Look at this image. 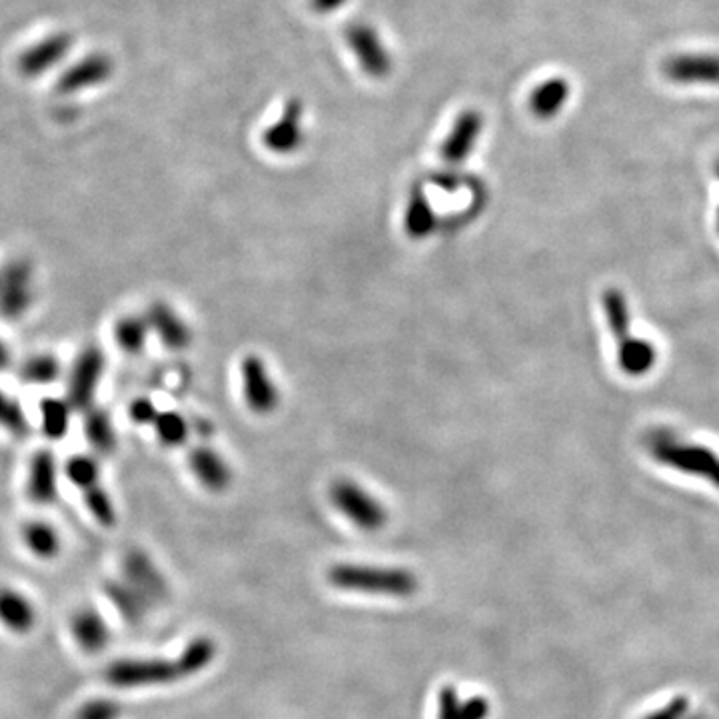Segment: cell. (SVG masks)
I'll use <instances>...</instances> for the list:
<instances>
[{"label":"cell","instance_id":"6da1fadb","mask_svg":"<svg viewBox=\"0 0 719 719\" xmlns=\"http://www.w3.org/2000/svg\"><path fill=\"white\" fill-rule=\"evenodd\" d=\"M216 656L211 637L192 639L177 660H119L107 668V682L119 690L175 684L208 668Z\"/></svg>","mask_w":719,"mask_h":719},{"label":"cell","instance_id":"7a4b0ae2","mask_svg":"<svg viewBox=\"0 0 719 719\" xmlns=\"http://www.w3.org/2000/svg\"><path fill=\"white\" fill-rule=\"evenodd\" d=\"M328 582L340 590L388 598H410L420 586L410 570L364 564H336L328 570Z\"/></svg>","mask_w":719,"mask_h":719},{"label":"cell","instance_id":"3957f363","mask_svg":"<svg viewBox=\"0 0 719 719\" xmlns=\"http://www.w3.org/2000/svg\"><path fill=\"white\" fill-rule=\"evenodd\" d=\"M654 460L678 472L696 476L719 490V454L702 444L680 440L670 430H654L646 438Z\"/></svg>","mask_w":719,"mask_h":719},{"label":"cell","instance_id":"277c9868","mask_svg":"<svg viewBox=\"0 0 719 719\" xmlns=\"http://www.w3.org/2000/svg\"><path fill=\"white\" fill-rule=\"evenodd\" d=\"M328 495L332 506L348 522H352L358 530L378 531L388 524L386 506L355 480H336L332 483Z\"/></svg>","mask_w":719,"mask_h":719},{"label":"cell","instance_id":"5b68a950","mask_svg":"<svg viewBox=\"0 0 719 719\" xmlns=\"http://www.w3.org/2000/svg\"><path fill=\"white\" fill-rule=\"evenodd\" d=\"M35 302V271L28 260L7 262L0 268V316L9 322L23 319Z\"/></svg>","mask_w":719,"mask_h":719},{"label":"cell","instance_id":"8992f818","mask_svg":"<svg viewBox=\"0 0 719 719\" xmlns=\"http://www.w3.org/2000/svg\"><path fill=\"white\" fill-rule=\"evenodd\" d=\"M107 358L98 346H86L81 355L76 356L69 376V396L74 410L86 412L95 404L96 392L100 380L105 376Z\"/></svg>","mask_w":719,"mask_h":719},{"label":"cell","instance_id":"52a82bcc","mask_svg":"<svg viewBox=\"0 0 719 719\" xmlns=\"http://www.w3.org/2000/svg\"><path fill=\"white\" fill-rule=\"evenodd\" d=\"M242 392L248 408L254 414L266 416L272 414L280 404V392L272 380L268 366L260 356L250 355L242 360Z\"/></svg>","mask_w":719,"mask_h":719},{"label":"cell","instance_id":"ba28073f","mask_svg":"<svg viewBox=\"0 0 719 719\" xmlns=\"http://www.w3.org/2000/svg\"><path fill=\"white\" fill-rule=\"evenodd\" d=\"M661 72L670 83L719 86V55L714 52L675 55L663 62Z\"/></svg>","mask_w":719,"mask_h":719},{"label":"cell","instance_id":"9c48e42d","mask_svg":"<svg viewBox=\"0 0 719 719\" xmlns=\"http://www.w3.org/2000/svg\"><path fill=\"white\" fill-rule=\"evenodd\" d=\"M346 40L366 74H370L374 79H382L392 71L388 48L370 24L358 23L348 26Z\"/></svg>","mask_w":719,"mask_h":719},{"label":"cell","instance_id":"30bf717a","mask_svg":"<svg viewBox=\"0 0 719 719\" xmlns=\"http://www.w3.org/2000/svg\"><path fill=\"white\" fill-rule=\"evenodd\" d=\"M115 72V62L105 52H95L74 62L57 81L60 95H74L86 88L107 83Z\"/></svg>","mask_w":719,"mask_h":719},{"label":"cell","instance_id":"8fae6325","mask_svg":"<svg viewBox=\"0 0 719 719\" xmlns=\"http://www.w3.org/2000/svg\"><path fill=\"white\" fill-rule=\"evenodd\" d=\"M72 38L69 33H57L38 40L33 47L26 48L19 57V72L24 79H35L45 72L55 69L60 60L64 59L72 48Z\"/></svg>","mask_w":719,"mask_h":719},{"label":"cell","instance_id":"7c38bea8","mask_svg":"<svg viewBox=\"0 0 719 719\" xmlns=\"http://www.w3.org/2000/svg\"><path fill=\"white\" fill-rule=\"evenodd\" d=\"M26 492L31 502L50 506L59 498V462L50 450H38L28 464Z\"/></svg>","mask_w":719,"mask_h":719},{"label":"cell","instance_id":"4fadbf2b","mask_svg":"<svg viewBox=\"0 0 719 719\" xmlns=\"http://www.w3.org/2000/svg\"><path fill=\"white\" fill-rule=\"evenodd\" d=\"M304 110L300 100L286 103L283 117L264 130L262 142L274 154H292L302 146L304 130H302Z\"/></svg>","mask_w":719,"mask_h":719},{"label":"cell","instance_id":"5bb4252c","mask_svg":"<svg viewBox=\"0 0 719 719\" xmlns=\"http://www.w3.org/2000/svg\"><path fill=\"white\" fill-rule=\"evenodd\" d=\"M483 117L478 110H464L454 122L442 144V158L446 165H462L474 153L476 142L482 136Z\"/></svg>","mask_w":719,"mask_h":719},{"label":"cell","instance_id":"9a60e30c","mask_svg":"<svg viewBox=\"0 0 719 719\" xmlns=\"http://www.w3.org/2000/svg\"><path fill=\"white\" fill-rule=\"evenodd\" d=\"M146 322L154 336L165 344L168 350H187L192 343V332L189 324L180 319L177 310L168 307L166 302H154L146 312Z\"/></svg>","mask_w":719,"mask_h":719},{"label":"cell","instance_id":"2e32d148","mask_svg":"<svg viewBox=\"0 0 719 719\" xmlns=\"http://www.w3.org/2000/svg\"><path fill=\"white\" fill-rule=\"evenodd\" d=\"M190 472L211 492H225L232 483V470L228 462L208 446H199L189 454Z\"/></svg>","mask_w":719,"mask_h":719},{"label":"cell","instance_id":"e0dca14e","mask_svg":"<svg viewBox=\"0 0 719 719\" xmlns=\"http://www.w3.org/2000/svg\"><path fill=\"white\" fill-rule=\"evenodd\" d=\"M122 572H124V578H127L130 586H134L136 590L142 591L148 598V601L165 598L166 591H168L165 578L154 566L153 560L141 550H132V552L124 555Z\"/></svg>","mask_w":719,"mask_h":719},{"label":"cell","instance_id":"ac0fdd59","mask_svg":"<svg viewBox=\"0 0 719 719\" xmlns=\"http://www.w3.org/2000/svg\"><path fill=\"white\" fill-rule=\"evenodd\" d=\"M71 632L76 646L86 654H100L110 644V627L96 608H81L72 615Z\"/></svg>","mask_w":719,"mask_h":719},{"label":"cell","instance_id":"d6986e66","mask_svg":"<svg viewBox=\"0 0 719 719\" xmlns=\"http://www.w3.org/2000/svg\"><path fill=\"white\" fill-rule=\"evenodd\" d=\"M0 624L16 636H26L35 630L36 608L23 591L0 588Z\"/></svg>","mask_w":719,"mask_h":719},{"label":"cell","instance_id":"ffe728a7","mask_svg":"<svg viewBox=\"0 0 719 719\" xmlns=\"http://www.w3.org/2000/svg\"><path fill=\"white\" fill-rule=\"evenodd\" d=\"M570 83L562 76L548 79L534 88L530 96V110L536 119L552 120L564 110L570 100Z\"/></svg>","mask_w":719,"mask_h":719},{"label":"cell","instance_id":"44dd1931","mask_svg":"<svg viewBox=\"0 0 719 719\" xmlns=\"http://www.w3.org/2000/svg\"><path fill=\"white\" fill-rule=\"evenodd\" d=\"M404 230L414 240H424L436 230V213L420 184L410 190V199L404 214Z\"/></svg>","mask_w":719,"mask_h":719},{"label":"cell","instance_id":"7402d4cb","mask_svg":"<svg viewBox=\"0 0 719 719\" xmlns=\"http://www.w3.org/2000/svg\"><path fill=\"white\" fill-rule=\"evenodd\" d=\"M601 307H603V314H606V322L608 328L612 332L615 346L630 343L634 338L632 334V314H630V307H627V298H625L622 290L618 288H610L601 296Z\"/></svg>","mask_w":719,"mask_h":719},{"label":"cell","instance_id":"603a6c76","mask_svg":"<svg viewBox=\"0 0 719 719\" xmlns=\"http://www.w3.org/2000/svg\"><path fill=\"white\" fill-rule=\"evenodd\" d=\"M658 362L656 346L646 338H632L630 343L618 346V366L627 376H646Z\"/></svg>","mask_w":719,"mask_h":719},{"label":"cell","instance_id":"cb8c5ba5","mask_svg":"<svg viewBox=\"0 0 719 719\" xmlns=\"http://www.w3.org/2000/svg\"><path fill=\"white\" fill-rule=\"evenodd\" d=\"M84 416V436L88 440L91 448L100 456H110L117 450V430L110 420L107 410L103 408H88Z\"/></svg>","mask_w":719,"mask_h":719},{"label":"cell","instance_id":"d4e9b609","mask_svg":"<svg viewBox=\"0 0 719 719\" xmlns=\"http://www.w3.org/2000/svg\"><path fill=\"white\" fill-rule=\"evenodd\" d=\"M23 542L26 550L40 560H52L62 550L59 530L45 519H31L24 524Z\"/></svg>","mask_w":719,"mask_h":719},{"label":"cell","instance_id":"484cf974","mask_svg":"<svg viewBox=\"0 0 719 719\" xmlns=\"http://www.w3.org/2000/svg\"><path fill=\"white\" fill-rule=\"evenodd\" d=\"M72 410L71 402L64 398L50 396L40 402V430L45 438L55 442L67 438L71 430Z\"/></svg>","mask_w":719,"mask_h":719},{"label":"cell","instance_id":"4316f807","mask_svg":"<svg viewBox=\"0 0 719 719\" xmlns=\"http://www.w3.org/2000/svg\"><path fill=\"white\" fill-rule=\"evenodd\" d=\"M107 598L129 622H139L148 608V598L134 586H130L129 582H108Z\"/></svg>","mask_w":719,"mask_h":719},{"label":"cell","instance_id":"83f0119b","mask_svg":"<svg viewBox=\"0 0 719 719\" xmlns=\"http://www.w3.org/2000/svg\"><path fill=\"white\" fill-rule=\"evenodd\" d=\"M151 326L144 316H122L115 326V340L124 355L139 356L148 343Z\"/></svg>","mask_w":719,"mask_h":719},{"label":"cell","instance_id":"f1b7e54d","mask_svg":"<svg viewBox=\"0 0 719 719\" xmlns=\"http://www.w3.org/2000/svg\"><path fill=\"white\" fill-rule=\"evenodd\" d=\"M154 432L156 438L168 446V448H178L182 446L190 436V426L187 418L177 410H166L158 412L154 420Z\"/></svg>","mask_w":719,"mask_h":719},{"label":"cell","instance_id":"f546056e","mask_svg":"<svg viewBox=\"0 0 719 719\" xmlns=\"http://www.w3.org/2000/svg\"><path fill=\"white\" fill-rule=\"evenodd\" d=\"M60 376V362L57 356L36 355L21 366V378L26 384L47 386Z\"/></svg>","mask_w":719,"mask_h":719},{"label":"cell","instance_id":"4dcf8cb0","mask_svg":"<svg viewBox=\"0 0 719 719\" xmlns=\"http://www.w3.org/2000/svg\"><path fill=\"white\" fill-rule=\"evenodd\" d=\"M64 476L69 478L72 486H76L79 490H88L96 486L100 480V464L86 454H76L71 456L67 464H64Z\"/></svg>","mask_w":719,"mask_h":719},{"label":"cell","instance_id":"1f68e13d","mask_svg":"<svg viewBox=\"0 0 719 719\" xmlns=\"http://www.w3.org/2000/svg\"><path fill=\"white\" fill-rule=\"evenodd\" d=\"M84 504L88 507V512L93 514V518L103 526V528H115L117 526V506L112 502V498L108 494L107 490L96 483L93 488L84 490Z\"/></svg>","mask_w":719,"mask_h":719},{"label":"cell","instance_id":"d6a6232c","mask_svg":"<svg viewBox=\"0 0 719 719\" xmlns=\"http://www.w3.org/2000/svg\"><path fill=\"white\" fill-rule=\"evenodd\" d=\"M0 426L12 436H24L28 432V420L21 402L14 400L4 390H0Z\"/></svg>","mask_w":719,"mask_h":719},{"label":"cell","instance_id":"836d02e7","mask_svg":"<svg viewBox=\"0 0 719 719\" xmlns=\"http://www.w3.org/2000/svg\"><path fill=\"white\" fill-rule=\"evenodd\" d=\"M122 708L119 702L108 697H95L83 704L76 711V719H120Z\"/></svg>","mask_w":719,"mask_h":719},{"label":"cell","instance_id":"e575fe53","mask_svg":"<svg viewBox=\"0 0 719 719\" xmlns=\"http://www.w3.org/2000/svg\"><path fill=\"white\" fill-rule=\"evenodd\" d=\"M438 719H466L460 696L454 685H446L438 696Z\"/></svg>","mask_w":719,"mask_h":719},{"label":"cell","instance_id":"d590c367","mask_svg":"<svg viewBox=\"0 0 719 719\" xmlns=\"http://www.w3.org/2000/svg\"><path fill=\"white\" fill-rule=\"evenodd\" d=\"M129 416L134 424L148 426L154 424V420L158 416V410H156V406H154V402L151 398L141 396V398H134V400L130 402Z\"/></svg>","mask_w":719,"mask_h":719},{"label":"cell","instance_id":"8d00e7d4","mask_svg":"<svg viewBox=\"0 0 719 719\" xmlns=\"http://www.w3.org/2000/svg\"><path fill=\"white\" fill-rule=\"evenodd\" d=\"M646 719H702L699 716H696L692 708H690V702L685 697H675L673 702H670L668 706L649 714Z\"/></svg>","mask_w":719,"mask_h":719},{"label":"cell","instance_id":"74e56055","mask_svg":"<svg viewBox=\"0 0 719 719\" xmlns=\"http://www.w3.org/2000/svg\"><path fill=\"white\" fill-rule=\"evenodd\" d=\"M464 706V718L486 719L490 716V702L483 696H472L462 702Z\"/></svg>","mask_w":719,"mask_h":719},{"label":"cell","instance_id":"f35d334b","mask_svg":"<svg viewBox=\"0 0 719 719\" xmlns=\"http://www.w3.org/2000/svg\"><path fill=\"white\" fill-rule=\"evenodd\" d=\"M12 355L11 348L7 346V343L0 338V372L9 370L11 368Z\"/></svg>","mask_w":719,"mask_h":719},{"label":"cell","instance_id":"ab89813d","mask_svg":"<svg viewBox=\"0 0 719 719\" xmlns=\"http://www.w3.org/2000/svg\"><path fill=\"white\" fill-rule=\"evenodd\" d=\"M344 2L346 0H314L316 9L324 12L338 11L340 7H344Z\"/></svg>","mask_w":719,"mask_h":719},{"label":"cell","instance_id":"60d3db41","mask_svg":"<svg viewBox=\"0 0 719 719\" xmlns=\"http://www.w3.org/2000/svg\"><path fill=\"white\" fill-rule=\"evenodd\" d=\"M716 226H718V232H719V208H718V216H716Z\"/></svg>","mask_w":719,"mask_h":719},{"label":"cell","instance_id":"b9f144b4","mask_svg":"<svg viewBox=\"0 0 719 719\" xmlns=\"http://www.w3.org/2000/svg\"><path fill=\"white\" fill-rule=\"evenodd\" d=\"M716 175H718L719 178V160H718V165H716Z\"/></svg>","mask_w":719,"mask_h":719}]
</instances>
